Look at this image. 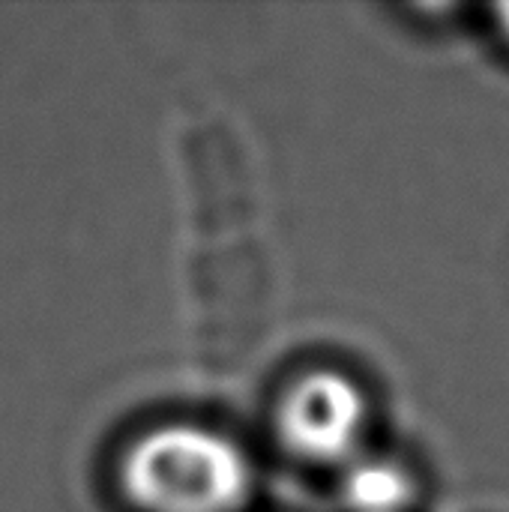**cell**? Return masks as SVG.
Instances as JSON below:
<instances>
[{"mask_svg": "<svg viewBox=\"0 0 509 512\" xmlns=\"http://www.w3.org/2000/svg\"><path fill=\"white\" fill-rule=\"evenodd\" d=\"M498 15H501V21H504V30L509 33V3H504V6H498Z\"/></svg>", "mask_w": 509, "mask_h": 512, "instance_id": "4", "label": "cell"}, {"mask_svg": "<svg viewBox=\"0 0 509 512\" xmlns=\"http://www.w3.org/2000/svg\"><path fill=\"white\" fill-rule=\"evenodd\" d=\"M411 495L408 474L381 459L357 462L342 483V498L351 512H405Z\"/></svg>", "mask_w": 509, "mask_h": 512, "instance_id": "3", "label": "cell"}, {"mask_svg": "<svg viewBox=\"0 0 509 512\" xmlns=\"http://www.w3.org/2000/svg\"><path fill=\"white\" fill-rule=\"evenodd\" d=\"M123 489L144 512H234L249 492V465L210 429L165 426L129 450Z\"/></svg>", "mask_w": 509, "mask_h": 512, "instance_id": "1", "label": "cell"}, {"mask_svg": "<svg viewBox=\"0 0 509 512\" xmlns=\"http://www.w3.org/2000/svg\"><path fill=\"white\" fill-rule=\"evenodd\" d=\"M363 417V396L348 378L315 372L288 393L279 423L285 444L303 459L339 462L354 453Z\"/></svg>", "mask_w": 509, "mask_h": 512, "instance_id": "2", "label": "cell"}]
</instances>
